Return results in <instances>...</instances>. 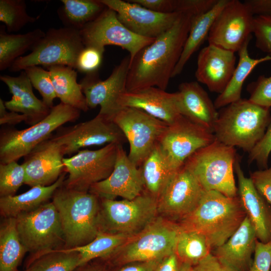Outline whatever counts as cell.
<instances>
[{"label": "cell", "mask_w": 271, "mask_h": 271, "mask_svg": "<svg viewBox=\"0 0 271 271\" xmlns=\"http://www.w3.org/2000/svg\"><path fill=\"white\" fill-rule=\"evenodd\" d=\"M206 12L195 8L181 12L170 28L141 49L130 61L126 90L149 87L166 90L181 56L193 17Z\"/></svg>", "instance_id": "6da1fadb"}, {"label": "cell", "mask_w": 271, "mask_h": 271, "mask_svg": "<svg viewBox=\"0 0 271 271\" xmlns=\"http://www.w3.org/2000/svg\"><path fill=\"white\" fill-rule=\"evenodd\" d=\"M246 216L238 195L229 197L217 191H205L196 207L178 224L183 229L204 235L214 249L228 239Z\"/></svg>", "instance_id": "7a4b0ae2"}, {"label": "cell", "mask_w": 271, "mask_h": 271, "mask_svg": "<svg viewBox=\"0 0 271 271\" xmlns=\"http://www.w3.org/2000/svg\"><path fill=\"white\" fill-rule=\"evenodd\" d=\"M270 120V108L241 98L221 108L213 134L220 143L249 153L264 135Z\"/></svg>", "instance_id": "3957f363"}, {"label": "cell", "mask_w": 271, "mask_h": 271, "mask_svg": "<svg viewBox=\"0 0 271 271\" xmlns=\"http://www.w3.org/2000/svg\"><path fill=\"white\" fill-rule=\"evenodd\" d=\"M99 199L89 192L68 189L63 185L55 191L52 202L59 213L67 248L84 245L96 236Z\"/></svg>", "instance_id": "277c9868"}, {"label": "cell", "mask_w": 271, "mask_h": 271, "mask_svg": "<svg viewBox=\"0 0 271 271\" xmlns=\"http://www.w3.org/2000/svg\"><path fill=\"white\" fill-rule=\"evenodd\" d=\"M237 155L234 147L215 140L189 157L184 165L205 191H215L229 197L238 196L234 178Z\"/></svg>", "instance_id": "5b68a950"}, {"label": "cell", "mask_w": 271, "mask_h": 271, "mask_svg": "<svg viewBox=\"0 0 271 271\" xmlns=\"http://www.w3.org/2000/svg\"><path fill=\"white\" fill-rule=\"evenodd\" d=\"M81 111L62 102L53 106L49 114L30 127L19 130L4 128L0 132V163L17 161L24 157L52 133L68 122H74Z\"/></svg>", "instance_id": "8992f818"}, {"label": "cell", "mask_w": 271, "mask_h": 271, "mask_svg": "<svg viewBox=\"0 0 271 271\" xmlns=\"http://www.w3.org/2000/svg\"><path fill=\"white\" fill-rule=\"evenodd\" d=\"M99 231L132 236L158 216L157 199L144 191L131 200L101 199Z\"/></svg>", "instance_id": "52a82bcc"}, {"label": "cell", "mask_w": 271, "mask_h": 271, "mask_svg": "<svg viewBox=\"0 0 271 271\" xmlns=\"http://www.w3.org/2000/svg\"><path fill=\"white\" fill-rule=\"evenodd\" d=\"M84 47L79 30L66 27L50 28L31 52L15 60L9 70L16 72L34 66L57 65L75 69L78 56Z\"/></svg>", "instance_id": "ba28073f"}, {"label": "cell", "mask_w": 271, "mask_h": 271, "mask_svg": "<svg viewBox=\"0 0 271 271\" xmlns=\"http://www.w3.org/2000/svg\"><path fill=\"white\" fill-rule=\"evenodd\" d=\"M181 230L178 223L158 216L143 230L130 237L113 254L122 264L160 260L175 253Z\"/></svg>", "instance_id": "9c48e42d"}, {"label": "cell", "mask_w": 271, "mask_h": 271, "mask_svg": "<svg viewBox=\"0 0 271 271\" xmlns=\"http://www.w3.org/2000/svg\"><path fill=\"white\" fill-rule=\"evenodd\" d=\"M16 220L20 240L32 254L29 264L41 255L58 250L64 243L59 214L52 202L20 214Z\"/></svg>", "instance_id": "30bf717a"}, {"label": "cell", "mask_w": 271, "mask_h": 271, "mask_svg": "<svg viewBox=\"0 0 271 271\" xmlns=\"http://www.w3.org/2000/svg\"><path fill=\"white\" fill-rule=\"evenodd\" d=\"M112 120L129 143V160L139 168L155 148L168 126L144 111L130 107H121Z\"/></svg>", "instance_id": "8fae6325"}, {"label": "cell", "mask_w": 271, "mask_h": 271, "mask_svg": "<svg viewBox=\"0 0 271 271\" xmlns=\"http://www.w3.org/2000/svg\"><path fill=\"white\" fill-rule=\"evenodd\" d=\"M118 145L110 143L96 150H80L70 157L64 158L65 170L68 176L63 186L70 189L89 192L92 185L105 180L111 174Z\"/></svg>", "instance_id": "7c38bea8"}, {"label": "cell", "mask_w": 271, "mask_h": 271, "mask_svg": "<svg viewBox=\"0 0 271 271\" xmlns=\"http://www.w3.org/2000/svg\"><path fill=\"white\" fill-rule=\"evenodd\" d=\"M80 32L85 47H95L104 51L106 46H117L128 52L130 61L141 49L156 39L133 33L120 22L116 12L107 7Z\"/></svg>", "instance_id": "4fadbf2b"}, {"label": "cell", "mask_w": 271, "mask_h": 271, "mask_svg": "<svg viewBox=\"0 0 271 271\" xmlns=\"http://www.w3.org/2000/svg\"><path fill=\"white\" fill-rule=\"evenodd\" d=\"M52 136L64 155L76 154L81 148L127 142L124 134L112 120L98 113L92 119L73 125L61 126Z\"/></svg>", "instance_id": "5bb4252c"}, {"label": "cell", "mask_w": 271, "mask_h": 271, "mask_svg": "<svg viewBox=\"0 0 271 271\" xmlns=\"http://www.w3.org/2000/svg\"><path fill=\"white\" fill-rule=\"evenodd\" d=\"M215 140L212 132L182 116L168 125L158 144L168 164L177 171L193 154Z\"/></svg>", "instance_id": "9a60e30c"}, {"label": "cell", "mask_w": 271, "mask_h": 271, "mask_svg": "<svg viewBox=\"0 0 271 271\" xmlns=\"http://www.w3.org/2000/svg\"><path fill=\"white\" fill-rule=\"evenodd\" d=\"M254 17L243 2L229 0L211 26L209 44L238 52L251 38Z\"/></svg>", "instance_id": "2e32d148"}, {"label": "cell", "mask_w": 271, "mask_h": 271, "mask_svg": "<svg viewBox=\"0 0 271 271\" xmlns=\"http://www.w3.org/2000/svg\"><path fill=\"white\" fill-rule=\"evenodd\" d=\"M130 63L128 55L115 66L110 75L101 80L98 72L86 74L79 82L89 108L100 107L98 113L112 120L121 108L117 104L119 95L126 90Z\"/></svg>", "instance_id": "e0dca14e"}, {"label": "cell", "mask_w": 271, "mask_h": 271, "mask_svg": "<svg viewBox=\"0 0 271 271\" xmlns=\"http://www.w3.org/2000/svg\"><path fill=\"white\" fill-rule=\"evenodd\" d=\"M204 190L184 164L174 174L157 199L159 214L180 220L199 203Z\"/></svg>", "instance_id": "ac0fdd59"}, {"label": "cell", "mask_w": 271, "mask_h": 271, "mask_svg": "<svg viewBox=\"0 0 271 271\" xmlns=\"http://www.w3.org/2000/svg\"><path fill=\"white\" fill-rule=\"evenodd\" d=\"M115 11L120 22L133 33L155 39L170 28L181 12L162 14L148 9L129 0H100Z\"/></svg>", "instance_id": "d6986e66"}, {"label": "cell", "mask_w": 271, "mask_h": 271, "mask_svg": "<svg viewBox=\"0 0 271 271\" xmlns=\"http://www.w3.org/2000/svg\"><path fill=\"white\" fill-rule=\"evenodd\" d=\"M144 190L141 169L129 159L122 145L118 146L115 166L110 176L91 186L89 192L100 199L113 200L117 197L131 200Z\"/></svg>", "instance_id": "ffe728a7"}, {"label": "cell", "mask_w": 271, "mask_h": 271, "mask_svg": "<svg viewBox=\"0 0 271 271\" xmlns=\"http://www.w3.org/2000/svg\"><path fill=\"white\" fill-rule=\"evenodd\" d=\"M64 155L52 136L25 156L22 164L25 171V184L31 187L54 184L65 171Z\"/></svg>", "instance_id": "44dd1931"}, {"label": "cell", "mask_w": 271, "mask_h": 271, "mask_svg": "<svg viewBox=\"0 0 271 271\" xmlns=\"http://www.w3.org/2000/svg\"><path fill=\"white\" fill-rule=\"evenodd\" d=\"M235 53L208 44L199 52L195 77L210 91L221 93L236 67Z\"/></svg>", "instance_id": "7402d4cb"}, {"label": "cell", "mask_w": 271, "mask_h": 271, "mask_svg": "<svg viewBox=\"0 0 271 271\" xmlns=\"http://www.w3.org/2000/svg\"><path fill=\"white\" fill-rule=\"evenodd\" d=\"M120 108L140 109L171 125L182 115L178 103L177 92L169 93L156 87H149L132 91H125L119 96Z\"/></svg>", "instance_id": "603a6c76"}, {"label": "cell", "mask_w": 271, "mask_h": 271, "mask_svg": "<svg viewBox=\"0 0 271 271\" xmlns=\"http://www.w3.org/2000/svg\"><path fill=\"white\" fill-rule=\"evenodd\" d=\"M234 168L238 180V195L255 228L257 239L268 242L271 241V204L255 189L250 178L244 176L238 156Z\"/></svg>", "instance_id": "cb8c5ba5"}, {"label": "cell", "mask_w": 271, "mask_h": 271, "mask_svg": "<svg viewBox=\"0 0 271 271\" xmlns=\"http://www.w3.org/2000/svg\"><path fill=\"white\" fill-rule=\"evenodd\" d=\"M176 92L181 114L213 133L219 112L199 82H182Z\"/></svg>", "instance_id": "d4e9b609"}, {"label": "cell", "mask_w": 271, "mask_h": 271, "mask_svg": "<svg viewBox=\"0 0 271 271\" xmlns=\"http://www.w3.org/2000/svg\"><path fill=\"white\" fill-rule=\"evenodd\" d=\"M0 80L8 87L12 97L5 101L8 110L21 113L28 118L26 123L33 125L45 118L50 109L33 92V86L25 71L18 76L1 75Z\"/></svg>", "instance_id": "484cf974"}, {"label": "cell", "mask_w": 271, "mask_h": 271, "mask_svg": "<svg viewBox=\"0 0 271 271\" xmlns=\"http://www.w3.org/2000/svg\"><path fill=\"white\" fill-rule=\"evenodd\" d=\"M257 239L255 228L246 215L235 232L212 253L237 271H248Z\"/></svg>", "instance_id": "4316f807"}, {"label": "cell", "mask_w": 271, "mask_h": 271, "mask_svg": "<svg viewBox=\"0 0 271 271\" xmlns=\"http://www.w3.org/2000/svg\"><path fill=\"white\" fill-rule=\"evenodd\" d=\"M66 172L64 171L59 179L50 186H34L18 195L1 197V214L5 218H16L20 214L32 211L46 203L63 184Z\"/></svg>", "instance_id": "83f0119b"}, {"label": "cell", "mask_w": 271, "mask_h": 271, "mask_svg": "<svg viewBox=\"0 0 271 271\" xmlns=\"http://www.w3.org/2000/svg\"><path fill=\"white\" fill-rule=\"evenodd\" d=\"M229 0H218L209 11L195 15L180 58L172 73V78L180 75L193 54L207 38L211 26L217 16Z\"/></svg>", "instance_id": "f1b7e54d"}, {"label": "cell", "mask_w": 271, "mask_h": 271, "mask_svg": "<svg viewBox=\"0 0 271 271\" xmlns=\"http://www.w3.org/2000/svg\"><path fill=\"white\" fill-rule=\"evenodd\" d=\"M51 74L57 98L61 102L86 112L88 107L81 86L77 81V73L70 67L57 65L46 67Z\"/></svg>", "instance_id": "f546056e"}, {"label": "cell", "mask_w": 271, "mask_h": 271, "mask_svg": "<svg viewBox=\"0 0 271 271\" xmlns=\"http://www.w3.org/2000/svg\"><path fill=\"white\" fill-rule=\"evenodd\" d=\"M249 42L238 51L239 60L232 77L224 91L216 97L214 104L216 109L224 107L241 99L243 84L253 69L260 63L271 61V56L251 58L248 53Z\"/></svg>", "instance_id": "4dcf8cb0"}, {"label": "cell", "mask_w": 271, "mask_h": 271, "mask_svg": "<svg viewBox=\"0 0 271 271\" xmlns=\"http://www.w3.org/2000/svg\"><path fill=\"white\" fill-rule=\"evenodd\" d=\"M146 193L158 199L176 172L168 164L158 145L139 167Z\"/></svg>", "instance_id": "1f68e13d"}, {"label": "cell", "mask_w": 271, "mask_h": 271, "mask_svg": "<svg viewBox=\"0 0 271 271\" xmlns=\"http://www.w3.org/2000/svg\"><path fill=\"white\" fill-rule=\"evenodd\" d=\"M45 32L37 28L24 34L7 33L1 26L0 30V70L9 69L15 60L32 50Z\"/></svg>", "instance_id": "d6a6232c"}, {"label": "cell", "mask_w": 271, "mask_h": 271, "mask_svg": "<svg viewBox=\"0 0 271 271\" xmlns=\"http://www.w3.org/2000/svg\"><path fill=\"white\" fill-rule=\"evenodd\" d=\"M26 252L19 237L16 218H5L0 227V271H18Z\"/></svg>", "instance_id": "836d02e7"}, {"label": "cell", "mask_w": 271, "mask_h": 271, "mask_svg": "<svg viewBox=\"0 0 271 271\" xmlns=\"http://www.w3.org/2000/svg\"><path fill=\"white\" fill-rule=\"evenodd\" d=\"M58 15L64 27L81 30L96 19L106 7L100 0H61Z\"/></svg>", "instance_id": "e575fe53"}, {"label": "cell", "mask_w": 271, "mask_h": 271, "mask_svg": "<svg viewBox=\"0 0 271 271\" xmlns=\"http://www.w3.org/2000/svg\"><path fill=\"white\" fill-rule=\"evenodd\" d=\"M211 250L204 235L181 228L175 251L181 263L194 266L210 254Z\"/></svg>", "instance_id": "d590c367"}, {"label": "cell", "mask_w": 271, "mask_h": 271, "mask_svg": "<svg viewBox=\"0 0 271 271\" xmlns=\"http://www.w3.org/2000/svg\"><path fill=\"white\" fill-rule=\"evenodd\" d=\"M130 237L124 234L99 231L94 239L88 243L66 249L79 253L80 257L79 266H81L94 258L113 254Z\"/></svg>", "instance_id": "8d00e7d4"}, {"label": "cell", "mask_w": 271, "mask_h": 271, "mask_svg": "<svg viewBox=\"0 0 271 271\" xmlns=\"http://www.w3.org/2000/svg\"><path fill=\"white\" fill-rule=\"evenodd\" d=\"M80 257L76 251L60 249L38 257L28 265L26 271H74Z\"/></svg>", "instance_id": "74e56055"}, {"label": "cell", "mask_w": 271, "mask_h": 271, "mask_svg": "<svg viewBox=\"0 0 271 271\" xmlns=\"http://www.w3.org/2000/svg\"><path fill=\"white\" fill-rule=\"evenodd\" d=\"M36 20L27 13L25 1L0 0V21L5 24L8 32H18Z\"/></svg>", "instance_id": "f35d334b"}, {"label": "cell", "mask_w": 271, "mask_h": 271, "mask_svg": "<svg viewBox=\"0 0 271 271\" xmlns=\"http://www.w3.org/2000/svg\"><path fill=\"white\" fill-rule=\"evenodd\" d=\"M25 181V171L22 164L17 161L0 163V196L15 195Z\"/></svg>", "instance_id": "ab89813d"}, {"label": "cell", "mask_w": 271, "mask_h": 271, "mask_svg": "<svg viewBox=\"0 0 271 271\" xmlns=\"http://www.w3.org/2000/svg\"><path fill=\"white\" fill-rule=\"evenodd\" d=\"M31 83L38 91L42 101L49 108L53 107V102L57 96L50 72L41 66H34L24 70Z\"/></svg>", "instance_id": "60d3db41"}, {"label": "cell", "mask_w": 271, "mask_h": 271, "mask_svg": "<svg viewBox=\"0 0 271 271\" xmlns=\"http://www.w3.org/2000/svg\"><path fill=\"white\" fill-rule=\"evenodd\" d=\"M253 34L255 46L271 56V16H254Z\"/></svg>", "instance_id": "b9f144b4"}, {"label": "cell", "mask_w": 271, "mask_h": 271, "mask_svg": "<svg viewBox=\"0 0 271 271\" xmlns=\"http://www.w3.org/2000/svg\"><path fill=\"white\" fill-rule=\"evenodd\" d=\"M251 102L266 107H271V76L260 75L247 87Z\"/></svg>", "instance_id": "7bdbcfd3"}, {"label": "cell", "mask_w": 271, "mask_h": 271, "mask_svg": "<svg viewBox=\"0 0 271 271\" xmlns=\"http://www.w3.org/2000/svg\"><path fill=\"white\" fill-rule=\"evenodd\" d=\"M104 52L95 47H85L78 56L76 69L86 74L98 72Z\"/></svg>", "instance_id": "ee69618b"}, {"label": "cell", "mask_w": 271, "mask_h": 271, "mask_svg": "<svg viewBox=\"0 0 271 271\" xmlns=\"http://www.w3.org/2000/svg\"><path fill=\"white\" fill-rule=\"evenodd\" d=\"M270 153L271 120L261 140L249 153L248 163L255 162L260 169H266Z\"/></svg>", "instance_id": "f6af8a7d"}, {"label": "cell", "mask_w": 271, "mask_h": 271, "mask_svg": "<svg viewBox=\"0 0 271 271\" xmlns=\"http://www.w3.org/2000/svg\"><path fill=\"white\" fill-rule=\"evenodd\" d=\"M253 258L248 271H271V241L256 240Z\"/></svg>", "instance_id": "bcb514c9"}, {"label": "cell", "mask_w": 271, "mask_h": 271, "mask_svg": "<svg viewBox=\"0 0 271 271\" xmlns=\"http://www.w3.org/2000/svg\"><path fill=\"white\" fill-rule=\"evenodd\" d=\"M250 179L257 191L271 204V167L251 173Z\"/></svg>", "instance_id": "7dc6e473"}, {"label": "cell", "mask_w": 271, "mask_h": 271, "mask_svg": "<svg viewBox=\"0 0 271 271\" xmlns=\"http://www.w3.org/2000/svg\"><path fill=\"white\" fill-rule=\"evenodd\" d=\"M148 9L162 14L178 12V0H129Z\"/></svg>", "instance_id": "c3c4849f"}, {"label": "cell", "mask_w": 271, "mask_h": 271, "mask_svg": "<svg viewBox=\"0 0 271 271\" xmlns=\"http://www.w3.org/2000/svg\"><path fill=\"white\" fill-rule=\"evenodd\" d=\"M191 271H237L218 259L212 253L196 265Z\"/></svg>", "instance_id": "681fc988"}, {"label": "cell", "mask_w": 271, "mask_h": 271, "mask_svg": "<svg viewBox=\"0 0 271 271\" xmlns=\"http://www.w3.org/2000/svg\"><path fill=\"white\" fill-rule=\"evenodd\" d=\"M6 108L5 101L0 98V124H8L14 125L25 121L27 123V117L23 114L10 111H8Z\"/></svg>", "instance_id": "f907efd6"}, {"label": "cell", "mask_w": 271, "mask_h": 271, "mask_svg": "<svg viewBox=\"0 0 271 271\" xmlns=\"http://www.w3.org/2000/svg\"><path fill=\"white\" fill-rule=\"evenodd\" d=\"M243 3L253 16H271V0H246Z\"/></svg>", "instance_id": "816d5d0a"}, {"label": "cell", "mask_w": 271, "mask_h": 271, "mask_svg": "<svg viewBox=\"0 0 271 271\" xmlns=\"http://www.w3.org/2000/svg\"><path fill=\"white\" fill-rule=\"evenodd\" d=\"M160 260L136 261L127 263L123 264L116 271H155Z\"/></svg>", "instance_id": "f5cc1de1"}, {"label": "cell", "mask_w": 271, "mask_h": 271, "mask_svg": "<svg viewBox=\"0 0 271 271\" xmlns=\"http://www.w3.org/2000/svg\"><path fill=\"white\" fill-rule=\"evenodd\" d=\"M181 262L173 253L160 260L155 271H179Z\"/></svg>", "instance_id": "db71d44e"}, {"label": "cell", "mask_w": 271, "mask_h": 271, "mask_svg": "<svg viewBox=\"0 0 271 271\" xmlns=\"http://www.w3.org/2000/svg\"><path fill=\"white\" fill-rule=\"evenodd\" d=\"M74 271H103L102 269L95 267H85V265L77 267Z\"/></svg>", "instance_id": "11a10c76"}, {"label": "cell", "mask_w": 271, "mask_h": 271, "mask_svg": "<svg viewBox=\"0 0 271 271\" xmlns=\"http://www.w3.org/2000/svg\"><path fill=\"white\" fill-rule=\"evenodd\" d=\"M192 267L187 263H181L179 271H191Z\"/></svg>", "instance_id": "9f6ffc18"}]
</instances>
